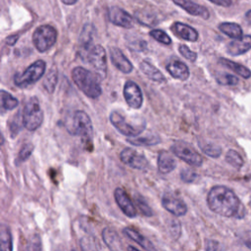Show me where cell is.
<instances>
[{
    "label": "cell",
    "mask_w": 251,
    "mask_h": 251,
    "mask_svg": "<svg viewBox=\"0 0 251 251\" xmlns=\"http://www.w3.org/2000/svg\"><path fill=\"white\" fill-rule=\"evenodd\" d=\"M207 203L213 212L223 217L243 218L244 207L236 194L226 186L217 185L211 188L207 196Z\"/></svg>",
    "instance_id": "cell-1"
},
{
    "label": "cell",
    "mask_w": 251,
    "mask_h": 251,
    "mask_svg": "<svg viewBox=\"0 0 251 251\" xmlns=\"http://www.w3.org/2000/svg\"><path fill=\"white\" fill-rule=\"evenodd\" d=\"M97 76V75L82 67H75L72 71L74 82L89 98H98L102 93Z\"/></svg>",
    "instance_id": "cell-2"
},
{
    "label": "cell",
    "mask_w": 251,
    "mask_h": 251,
    "mask_svg": "<svg viewBox=\"0 0 251 251\" xmlns=\"http://www.w3.org/2000/svg\"><path fill=\"white\" fill-rule=\"evenodd\" d=\"M70 133L78 135L83 141H90L93 136V127L89 116L84 111L75 112L71 124L68 126Z\"/></svg>",
    "instance_id": "cell-3"
},
{
    "label": "cell",
    "mask_w": 251,
    "mask_h": 251,
    "mask_svg": "<svg viewBox=\"0 0 251 251\" xmlns=\"http://www.w3.org/2000/svg\"><path fill=\"white\" fill-rule=\"evenodd\" d=\"M24 126L30 131L37 129L43 122V112L36 97H31L25 102L23 110Z\"/></svg>",
    "instance_id": "cell-4"
},
{
    "label": "cell",
    "mask_w": 251,
    "mask_h": 251,
    "mask_svg": "<svg viewBox=\"0 0 251 251\" xmlns=\"http://www.w3.org/2000/svg\"><path fill=\"white\" fill-rule=\"evenodd\" d=\"M46 70V64L43 60L35 61L28 66L23 73L16 74L14 76V83L19 87H26L35 83L42 77Z\"/></svg>",
    "instance_id": "cell-5"
},
{
    "label": "cell",
    "mask_w": 251,
    "mask_h": 251,
    "mask_svg": "<svg viewBox=\"0 0 251 251\" xmlns=\"http://www.w3.org/2000/svg\"><path fill=\"white\" fill-rule=\"evenodd\" d=\"M91 66L95 74L104 79L107 75V57L106 51L101 45H93L82 57Z\"/></svg>",
    "instance_id": "cell-6"
},
{
    "label": "cell",
    "mask_w": 251,
    "mask_h": 251,
    "mask_svg": "<svg viewBox=\"0 0 251 251\" xmlns=\"http://www.w3.org/2000/svg\"><path fill=\"white\" fill-rule=\"evenodd\" d=\"M56 40L57 30L49 25H43L38 26L32 34V41L34 47L39 52H45L49 50L56 43Z\"/></svg>",
    "instance_id": "cell-7"
},
{
    "label": "cell",
    "mask_w": 251,
    "mask_h": 251,
    "mask_svg": "<svg viewBox=\"0 0 251 251\" xmlns=\"http://www.w3.org/2000/svg\"><path fill=\"white\" fill-rule=\"evenodd\" d=\"M171 150L176 157L191 166L199 167L203 163V158L201 155L195 151L190 144L184 141H176L171 146Z\"/></svg>",
    "instance_id": "cell-8"
},
{
    "label": "cell",
    "mask_w": 251,
    "mask_h": 251,
    "mask_svg": "<svg viewBox=\"0 0 251 251\" xmlns=\"http://www.w3.org/2000/svg\"><path fill=\"white\" fill-rule=\"evenodd\" d=\"M109 120L118 131H120L122 134L128 136V137L138 136L146 127L145 124L131 125V124L127 123L125 120V118L117 111L111 112V114L109 116Z\"/></svg>",
    "instance_id": "cell-9"
},
{
    "label": "cell",
    "mask_w": 251,
    "mask_h": 251,
    "mask_svg": "<svg viewBox=\"0 0 251 251\" xmlns=\"http://www.w3.org/2000/svg\"><path fill=\"white\" fill-rule=\"evenodd\" d=\"M124 97L130 108L139 109L142 106L143 96L141 89L132 80H127L124 85Z\"/></svg>",
    "instance_id": "cell-10"
},
{
    "label": "cell",
    "mask_w": 251,
    "mask_h": 251,
    "mask_svg": "<svg viewBox=\"0 0 251 251\" xmlns=\"http://www.w3.org/2000/svg\"><path fill=\"white\" fill-rule=\"evenodd\" d=\"M162 205L168 212L176 217L183 216L187 212V207L185 203L180 198L171 192H166L163 195Z\"/></svg>",
    "instance_id": "cell-11"
},
{
    "label": "cell",
    "mask_w": 251,
    "mask_h": 251,
    "mask_svg": "<svg viewBox=\"0 0 251 251\" xmlns=\"http://www.w3.org/2000/svg\"><path fill=\"white\" fill-rule=\"evenodd\" d=\"M108 18L113 25L125 28H130L134 24L133 18L118 6H112L108 9Z\"/></svg>",
    "instance_id": "cell-12"
},
{
    "label": "cell",
    "mask_w": 251,
    "mask_h": 251,
    "mask_svg": "<svg viewBox=\"0 0 251 251\" xmlns=\"http://www.w3.org/2000/svg\"><path fill=\"white\" fill-rule=\"evenodd\" d=\"M121 161L130 168L143 170L148 166L147 159L131 148H125L120 154Z\"/></svg>",
    "instance_id": "cell-13"
},
{
    "label": "cell",
    "mask_w": 251,
    "mask_h": 251,
    "mask_svg": "<svg viewBox=\"0 0 251 251\" xmlns=\"http://www.w3.org/2000/svg\"><path fill=\"white\" fill-rule=\"evenodd\" d=\"M114 197L119 208L126 217L128 218L136 217L137 212L134 207V204L132 200L129 198V196L127 195V193L123 188L117 187L114 192Z\"/></svg>",
    "instance_id": "cell-14"
},
{
    "label": "cell",
    "mask_w": 251,
    "mask_h": 251,
    "mask_svg": "<svg viewBox=\"0 0 251 251\" xmlns=\"http://www.w3.org/2000/svg\"><path fill=\"white\" fill-rule=\"evenodd\" d=\"M110 58L113 65L124 74H129L133 70V66L130 61L124 55L121 49L112 47L110 49Z\"/></svg>",
    "instance_id": "cell-15"
},
{
    "label": "cell",
    "mask_w": 251,
    "mask_h": 251,
    "mask_svg": "<svg viewBox=\"0 0 251 251\" xmlns=\"http://www.w3.org/2000/svg\"><path fill=\"white\" fill-rule=\"evenodd\" d=\"M173 1L175 2L176 5H177L178 7H180L181 9H183L184 11H186L188 14L192 16L201 17L204 20H207L210 17V14L207 8L193 2L192 0H173Z\"/></svg>",
    "instance_id": "cell-16"
},
{
    "label": "cell",
    "mask_w": 251,
    "mask_h": 251,
    "mask_svg": "<svg viewBox=\"0 0 251 251\" xmlns=\"http://www.w3.org/2000/svg\"><path fill=\"white\" fill-rule=\"evenodd\" d=\"M250 49H251V35H248V34L242 35L240 38H236L230 41L226 46L227 53L232 56L241 55Z\"/></svg>",
    "instance_id": "cell-17"
},
{
    "label": "cell",
    "mask_w": 251,
    "mask_h": 251,
    "mask_svg": "<svg viewBox=\"0 0 251 251\" xmlns=\"http://www.w3.org/2000/svg\"><path fill=\"white\" fill-rule=\"evenodd\" d=\"M166 69L173 77L180 80H186L190 75L188 67L184 63L176 59L171 60L166 65Z\"/></svg>",
    "instance_id": "cell-18"
},
{
    "label": "cell",
    "mask_w": 251,
    "mask_h": 251,
    "mask_svg": "<svg viewBox=\"0 0 251 251\" xmlns=\"http://www.w3.org/2000/svg\"><path fill=\"white\" fill-rule=\"evenodd\" d=\"M172 31L179 38L187 41H196L198 39V32L192 26L183 23L176 22L171 26Z\"/></svg>",
    "instance_id": "cell-19"
},
{
    "label": "cell",
    "mask_w": 251,
    "mask_h": 251,
    "mask_svg": "<svg viewBox=\"0 0 251 251\" xmlns=\"http://www.w3.org/2000/svg\"><path fill=\"white\" fill-rule=\"evenodd\" d=\"M93 34H94V26L90 24L84 25L79 38H78V43H79V51L81 57L85 55V53L93 46L92 41H93Z\"/></svg>",
    "instance_id": "cell-20"
},
{
    "label": "cell",
    "mask_w": 251,
    "mask_h": 251,
    "mask_svg": "<svg viewBox=\"0 0 251 251\" xmlns=\"http://www.w3.org/2000/svg\"><path fill=\"white\" fill-rule=\"evenodd\" d=\"M158 170L161 174H169L176 169V162L167 151H162L158 155Z\"/></svg>",
    "instance_id": "cell-21"
},
{
    "label": "cell",
    "mask_w": 251,
    "mask_h": 251,
    "mask_svg": "<svg viewBox=\"0 0 251 251\" xmlns=\"http://www.w3.org/2000/svg\"><path fill=\"white\" fill-rule=\"evenodd\" d=\"M102 238L105 244L108 246L109 249L111 250H122L123 245H122V240L118 233L111 229L110 227H105L102 230Z\"/></svg>",
    "instance_id": "cell-22"
},
{
    "label": "cell",
    "mask_w": 251,
    "mask_h": 251,
    "mask_svg": "<svg viewBox=\"0 0 251 251\" xmlns=\"http://www.w3.org/2000/svg\"><path fill=\"white\" fill-rule=\"evenodd\" d=\"M139 68L142 71V73L151 80L157 81V82H164L166 80L165 75L159 71L156 67H154L150 62L143 60L139 64Z\"/></svg>",
    "instance_id": "cell-23"
},
{
    "label": "cell",
    "mask_w": 251,
    "mask_h": 251,
    "mask_svg": "<svg viewBox=\"0 0 251 251\" xmlns=\"http://www.w3.org/2000/svg\"><path fill=\"white\" fill-rule=\"evenodd\" d=\"M123 232L131 240L135 241L138 245H140L142 248L146 250H155V247L153 244L146 238L144 237L141 233H139L137 230L130 228V227H125L123 229Z\"/></svg>",
    "instance_id": "cell-24"
},
{
    "label": "cell",
    "mask_w": 251,
    "mask_h": 251,
    "mask_svg": "<svg viewBox=\"0 0 251 251\" xmlns=\"http://www.w3.org/2000/svg\"><path fill=\"white\" fill-rule=\"evenodd\" d=\"M219 62L221 63V65L226 67L227 69L232 70L234 73H236L237 75H239L243 78H249L251 76L250 70L247 69L246 67H244L243 65H240L238 63H235V62L230 61V60L226 59V58H221L219 60Z\"/></svg>",
    "instance_id": "cell-25"
},
{
    "label": "cell",
    "mask_w": 251,
    "mask_h": 251,
    "mask_svg": "<svg viewBox=\"0 0 251 251\" xmlns=\"http://www.w3.org/2000/svg\"><path fill=\"white\" fill-rule=\"evenodd\" d=\"M219 29L233 39L240 38L242 36V28L239 25L235 23H222L219 25Z\"/></svg>",
    "instance_id": "cell-26"
},
{
    "label": "cell",
    "mask_w": 251,
    "mask_h": 251,
    "mask_svg": "<svg viewBox=\"0 0 251 251\" xmlns=\"http://www.w3.org/2000/svg\"><path fill=\"white\" fill-rule=\"evenodd\" d=\"M127 141L135 146H152L160 142V137L158 135L149 134L146 136H138L133 138H128Z\"/></svg>",
    "instance_id": "cell-27"
},
{
    "label": "cell",
    "mask_w": 251,
    "mask_h": 251,
    "mask_svg": "<svg viewBox=\"0 0 251 251\" xmlns=\"http://www.w3.org/2000/svg\"><path fill=\"white\" fill-rule=\"evenodd\" d=\"M0 248L3 251H11L13 249L11 231L5 225L0 227Z\"/></svg>",
    "instance_id": "cell-28"
},
{
    "label": "cell",
    "mask_w": 251,
    "mask_h": 251,
    "mask_svg": "<svg viewBox=\"0 0 251 251\" xmlns=\"http://www.w3.org/2000/svg\"><path fill=\"white\" fill-rule=\"evenodd\" d=\"M57 81H58V71L56 68L52 67L50 71L47 73V75H45V78L43 79V85L49 93H53L55 90Z\"/></svg>",
    "instance_id": "cell-29"
},
{
    "label": "cell",
    "mask_w": 251,
    "mask_h": 251,
    "mask_svg": "<svg viewBox=\"0 0 251 251\" xmlns=\"http://www.w3.org/2000/svg\"><path fill=\"white\" fill-rule=\"evenodd\" d=\"M19 104V101L11 93L1 90V105L4 110H13Z\"/></svg>",
    "instance_id": "cell-30"
},
{
    "label": "cell",
    "mask_w": 251,
    "mask_h": 251,
    "mask_svg": "<svg viewBox=\"0 0 251 251\" xmlns=\"http://www.w3.org/2000/svg\"><path fill=\"white\" fill-rule=\"evenodd\" d=\"M226 161L231 165L232 167L236 168V169H239L243 166V159L242 157L239 155L238 152H236L235 150L233 149H229L226 154Z\"/></svg>",
    "instance_id": "cell-31"
},
{
    "label": "cell",
    "mask_w": 251,
    "mask_h": 251,
    "mask_svg": "<svg viewBox=\"0 0 251 251\" xmlns=\"http://www.w3.org/2000/svg\"><path fill=\"white\" fill-rule=\"evenodd\" d=\"M135 19L145 25H153L156 23V18L152 13L144 12V11H137L134 13Z\"/></svg>",
    "instance_id": "cell-32"
},
{
    "label": "cell",
    "mask_w": 251,
    "mask_h": 251,
    "mask_svg": "<svg viewBox=\"0 0 251 251\" xmlns=\"http://www.w3.org/2000/svg\"><path fill=\"white\" fill-rule=\"evenodd\" d=\"M32 152H33V144L25 143L22 147V149L20 150V152L18 154V157H17V160H16V164L19 165V164L26 161L30 157Z\"/></svg>",
    "instance_id": "cell-33"
},
{
    "label": "cell",
    "mask_w": 251,
    "mask_h": 251,
    "mask_svg": "<svg viewBox=\"0 0 251 251\" xmlns=\"http://www.w3.org/2000/svg\"><path fill=\"white\" fill-rule=\"evenodd\" d=\"M150 36L153 37L156 41L165 44V45H170L172 43V39L171 37L163 30L161 29H153L150 31Z\"/></svg>",
    "instance_id": "cell-34"
},
{
    "label": "cell",
    "mask_w": 251,
    "mask_h": 251,
    "mask_svg": "<svg viewBox=\"0 0 251 251\" xmlns=\"http://www.w3.org/2000/svg\"><path fill=\"white\" fill-rule=\"evenodd\" d=\"M134 200H135V203L137 204L138 208L140 209L141 213L146 216V217H151L153 216V210L151 209V207L147 204V202L145 201V199L140 196V195H136L134 196Z\"/></svg>",
    "instance_id": "cell-35"
},
{
    "label": "cell",
    "mask_w": 251,
    "mask_h": 251,
    "mask_svg": "<svg viewBox=\"0 0 251 251\" xmlns=\"http://www.w3.org/2000/svg\"><path fill=\"white\" fill-rule=\"evenodd\" d=\"M202 151L206 155H208V156H210L212 158H218L221 155V153H222L221 147L216 145V144H214V143H207V144L203 145L202 146Z\"/></svg>",
    "instance_id": "cell-36"
},
{
    "label": "cell",
    "mask_w": 251,
    "mask_h": 251,
    "mask_svg": "<svg viewBox=\"0 0 251 251\" xmlns=\"http://www.w3.org/2000/svg\"><path fill=\"white\" fill-rule=\"evenodd\" d=\"M217 81L223 85H235L238 83V78L229 74H221L217 76Z\"/></svg>",
    "instance_id": "cell-37"
},
{
    "label": "cell",
    "mask_w": 251,
    "mask_h": 251,
    "mask_svg": "<svg viewBox=\"0 0 251 251\" xmlns=\"http://www.w3.org/2000/svg\"><path fill=\"white\" fill-rule=\"evenodd\" d=\"M178 51L185 59H187L190 62H195L197 59V54L195 52H193L192 50H190L186 45H183V44L179 45Z\"/></svg>",
    "instance_id": "cell-38"
},
{
    "label": "cell",
    "mask_w": 251,
    "mask_h": 251,
    "mask_svg": "<svg viewBox=\"0 0 251 251\" xmlns=\"http://www.w3.org/2000/svg\"><path fill=\"white\" fill-rule=\"evenodd\" d=\"M197 177V174L191 169H183L180 172V178L184 182H192Z\"/></svg>",
    "instance_id": "cell-39"
},
{
    "label": "cell",
    "mask_w": 251,
    "mask_h": 251,
    "mask_svg": "<svg viewBox=\"0 0 251 251\" xmlns=\"http://www.w3.org/2000/svg\"><path fill=\"white\" fill-rule=\"evenodd\" d=\"M19 115H20V113H18L17 115H15V116H14V119H13V122L10 123V130H11V132H12L13 135L18 134V132H19L20 129L22 128V126H20V124H19V121H20Z\"/></svg>",
    "instance_id": "cell-40"
},
{
    "label": "cell",
    "mask_w": 251,
    "mask_h": 251,
    "mask_svg": "<svg viewBox=\"0 0 251 251\" xmlns=\"http://www.w3.org/2000/svg\"><path fill=\"white\" fill-rule=\"evenodd\" d=\"M210 2L223 7H229L232 3V0H209Z\"/></svg>",
    "instance_id": "cell-41"
},
{
    "label": "cell",
    "mask_w": 251,
    "mask_h": 251,
    "mask_svg": "<svg viewBox=\"0 0 251 251\" xmlns=\"http://www.w3.org/2000/svg\"><path fill=\"white\" fill-rule=\"evenodd\" d=\"M18 39H19V35L13 34V35L8 36L5 41H6V43H7L8 45H14V44L18 41Z\"/></svg>",
    "instance_id": "cell-42"
},
{
    "label": "cell",
    "mask_w": 251,
    "mask_h": 251,
    "mask_svg": "<svg viewBox=\"0 0 251 251\" xmlns=\"http://www.w3.org/2000/svg\"><path fill=\"white\" fill-rule=\"evenodd\" d=\"M219 243L215 242V241H208L206 249L208 250H215V249H219Z\"/></svg>",
    "instance_id": "cell-43"
},
{
    "label": "cell",
    "mask_w": 251,
    "mask_h": 251,
    "mask_svg": "<svg viewBox=\"0 0 251 251\" xmlns=\"http://www.w3.org/2000/svg\"><path fill=\"white\" fill-rule=\"evenodd\" d=\"M64 4H66V5H74V4H75L78 0H61Z\"/></svg>",
    "instance_id": "cell-44"
},
{
    "label": "cell",
    "mask_w": 251,
    "mask_h": 251,
    "mask_svg": "<svg viewBox=\"0 0 251 251\" xmlns=\"http://www.w3.org/2000/svg\"><path fill=\"white\" fill-rule=\"evenodd\" d=\"M245 18H246V21L248 22V24L251 25V10H249V11L245 14Z\"/></svg>",
    "instance_id": "cell-45"
},
{
    "label": "cell",
    "mask_w": 251,
    "mask_h": 251,
    "mask_svg": "<svg viewBox=\"0 0 251 251\" xmlns=\"http://www.w3.org/2000/svg\"><path fill=\"white\" fill-rule=\"evenodd\" d=\"M127 249H128V250H137L138 248H136V247H133V246H128V247H127Z\"/></svg>",
    "instance_id": "cell-46"
}]
</instances>
